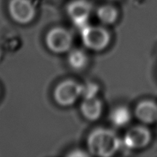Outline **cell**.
Segmentation results:
<instances>
[{"mask_svg": "<svg viewBox=\"0 0 157 157\" xmlns=\"http://www.w3.org/2000/svg\"><path fill=\"white\" fill-rule=\"evenodd\" d=\"M87 147L91 154L98 156H112L120 150L122 140L110 129L97 128L87 137Z\"/></svg>", "mask_w": 157, "mask_h": 157, "instance_id": "obj_1", "label": "cell"}, {"mask_svg": "<svg viewBox=\"0 0 157 157\" xmlns=\"http://www.w3.org/2000/svg\"><path fill=\"white\" fill-rule=\"evenodd\" d=\"M81 35L84 45L93 51L104 50L110 42V32L100 25H87L81 29Z\"/></svg>", "mask_w": 157, "mask_h": 157, "instance_id": "obj_2", "label": "cell"}, {"mask_svg": "<svg viewBox=\"0 0 157 157\" xmlns=\"http://www.w3.org/2000/svg\"><path fill=\"white\" fill-rule=\"evenodd\" d=\"M82 95V84L67 79L59 83L54 90V99L62 107L73 105Z\"/></svg>", "mask_w": 157, "mask_h": 157, "instance_id": "obj_3", "label": "cell"}, {"mask_svg": "<svg viewBox=\"0 0 157 157\" xmlns=\"http://www.w3.org/2000/svg\"><path fill=\"white\" fill-rule=\"evenodd\" d=\"M45 44L48 48L54 53H65L71 48L73 36L65 28L55 27L46 35Z\"/></svg>", "mask_w": 157, "mask_h": 157, "instance_id": "obj_4", "label": "cell"}, {"mask_svg": "<svg viewBox=\"0 0 157 157\" xmlns=\"http://www.w3.org/2000/svg\"><path fill=\"white\" fill-rule=\"evenodd\" d=\"M92 10L93 6L87 0H73L67 6V15L80 30L88 25Z\"/></svg>", "mask_w": 157, "mask_h": 157, "instance_id": "obj_5", "label": "cell"}, {"mask_svg": "<svg viewBox=\"0 0 157 157\" xmlns=\"http://www.w3.org/2000/svg\"><path fill=\"white\" fill-rule=\"evenodd\" d=\"M151 132L145 126L136 125L129 129L122 140V145L130 150H139L148 146Z\"/></svg>", "mask_w": 157, "mask_h": 157, "instance_id": "obj_6", "label": "cell"}, {"mask_svg": "<svg viewBox=\"0 0 157 157\" xmlns=\"http://www.w3.org/2000/svg\"><path fill=\"white\" fill-rule=\"evenodd\" d=\"M9 12L12 19L21 25L30 23L36 14L35 7L31 0H10Z\"/></svg>", "mask_w": 157, "mask_h": 157, "instance_id": "obj_7", "label": "cell"}, {"mask_svg": "<svg viewBox=\"0 0 157 157\" xmlns=\"http://www.w3.org/2000/svg\"><path fill=\"white\" fill-rule=\"evenodd\" d=\"M134 113L143 124H154L157 121V104L150 100L140 101L136 105Z\"/></svg>", "mask_w": 157, "mask_h": 157, "instance_id": "obj_8", "label": "cell"}, {"mask_svg": "<svg viewBox=\"0 0 157 157\" xmlns=\"http://www.w3.org/2000/svg\"><path fill=\"white\" fill-rule=\"evenodd\" d=\"M80 110L86 119L90 121H96L102 114L103 104L98 98L84 99Z\"/></svg>", "mask_w": 157, "mask_h": 157, "instance_id": "obj_9", "label": "cell"}, {"mask_svg": "<svg viewBox=\"0 0 157 157\" xmlns=\"http://www.w3.org/2000/svg\"><path fill=\"white\" fill-rule=\"evenodd\" d=\"M110 121L114 127H124L130 124L132 114L128 107L125 106H118L111 110L109 115Z\"/></svg>", "mask_w": 157, "mask_h": 157, "instance_id": "obj_10", "label": "cell"}, {"mask_svg": "<svg viewBox=\"0 0 157 157\" xmlns=\"http://www.w3.org/2000/svg\"><path fill=\"white\" fill-rule=\"evenodd\" d=\"M97 17L102 24L109 25L116 22L119 12L117 9L112 5H104L97 9Z\"/></svg>", "mask_w": 157, "mask_h": 157, "instance_id": "obj_11", "label": "cell"}, {"mask_svg": "<svg viewBox=\"0 0 157 157\" xmlns=\"http://www.w3.org/2000/svg\"><path fill=\"white\" fill-rule=\"evenodd\" d=\"M67 62L74 70L81 71L87 66L88 56L86 52L81 49H74L68 53Z\"/></svg>", "mask_w": 157, "mask_h": 157, "instance_id": "obj_12", "label": "cell"}, {"mask_svg": "<svg viewBox=\"0 0 157 157\" xmlns=\"http://www.w3.org/2000/svg\"><path fill=\"white\" fill-rule=\"evenodd\" d=\"M99 92V86L94 82H87L82 85V97L84 99L97 98Z\"/></svg>", "mask_w": 157, "mask_h": 157, "instance_id": "obj_13", "label": "cell"}, {"mask_svg": "<svg viewBox=\"0 0 157 157\" xmlns=\"http://www.w3.org/2000/svg\"><path fill=\"white\" fill-rule=\"evenodd\" d=\"M69 156H87V153H84V152H82V150H75V152H74L73 153H71V154H69Z\"/></svg>", "mask_w": 157, "mask_h": 157, "instance_id": "obj_14", "label": "cell"}]
</instances>
